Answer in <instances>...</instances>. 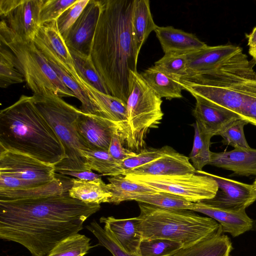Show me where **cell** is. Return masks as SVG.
Returning <instances> with one entry per match:
<instances>
[{"label":"cell","instance_id":"cell-16","mask_svg":"<svg viewBox=\"0 0 256 256\" xmlns=\"http://www.w3.org/2000/svg\"><path fill=\"white\" fill-rule=\"evenodd\" d=\"M44 0H22L4 16L8 27L25 40H33L40 26V12Z\"/></svg>","mask_w":256,"mask_h":256},{"label":"cell","instance_id":"cell-47","mask_svg":"<svg viewBox=\"0 0 256 256\" xmlns=\"http://www.w3.org/2000/svg\"><path fill=\"white\" fill-rule=\"evenodd\" d=\"M22 0H0V16H4L10 10L20 4Z\"/></svg>","mask_w":256,"mask_h":256},{"label":"cell","instance_id":"cell-22","mask_svg":"<svg viewBox=\"0 0 256 256\" xmlns=\"http://www.w3.org/2000/svg\"><path fill=\"white\" fill-rule=\"evenodd\" d=\"M80 85L92 97L104 117L116 124L120 140L124 144L128 128L126 104L116 97L99 92L82 79Z\"/></svg>","mask_w":256,"mask_h":256},{"label":"cell","instance_id":"cell-40","mask_svg":"<svg viewBox=\"0 0 256 256\" xmlns=\"http://www.w3.org/2000/svg\"><path fill=\"white\" fill-rule=\"evenodd\" d=\"M86 227L96 237L99 244L105 247L113 256H132L120 244L108 228H102L96 221L93 220Z\"/></svg>","mask_w":256,"mask_h":256},{"label":"cell","instance_id":"cell-14","mask_svg":"<svg viewBox=\"0 0 256 256\" xmlns=\"http://www.w3.org/2000/svg\"><path fill=\"white\" fill-rule=\"evenodd\" d=\"M76 126L81 139L90 150L108 151L112 136L116 132L119 134L118 126L114 122L100 116L82 112L80 110Z\"/></svg>","mask_w":256,"mask_h":256},{"label":"cell","instance_id":"cell-50","mask_svg":"<svg viewBox=\"0 0 256 256\" xmlns=\"http://www.w3.org/2000/svg\"><path fill=\"white\" fill-rule=\"evenodd\" d=\"M252 185H253L255 190H256V178L255 180H254V182L252 184Z\"/></svg>","mask_w":256,"mask_h":256},{"label":"cell","instance_id":"cell-20","mask_svg":"<svg viewBox=\"0 0 256 256\" xmlns=\"http://www.w3.org/2000/svg\"><path fill=\"white\" fill-rule=\"evenodd\" d=\"M100 222L104 224L120 244L130 255L140 256V246L142 240L138 217L118 219L102 216Z\"/></svg>","mask_w":256,"mask_h":256},{"label":"cell","instance_id":"cell-26","mask_svg":"<svg viewBox=\"0 0 256 256\" xmlns=\"http://www.w3.org/2000/svg\"><path fill=\"white\" fill-rule=\"evenodd\" d=\"M140 74L147 84L161 98H164L171 100L182 98V92L184 89L180 80L168 76L154 66Z\"/></svg>","mask_w":256,"mask_h":256},{"label":"cell","instance_id":"cell-4","mask_svg":"<svg viewBox=\"0 0 256 256\" xmlns=\"http://www.w3.org/2000/svg\"><path fill=\"white\" fill-rule=\"evenodd\" d=\"M256 64L241 50L214 68L182 78L180 82L194 98L230 110L240 118L256 92Z\"/></svg>","mask_w":256,"mask_h":256},{"label":"cell","instance_id":"cell-44","mask_svg":"<svg viewBox=\"0 0 256 256\" xmlns=\"http://www.w3.org/2000/svg\"><path fill=\"white\" fill-rule=\"evenodd\" d=\"M36 187L12 176L0 173V190H22Z\"/></svg>","mask_w":256,"mask_h":256},{"label":"cell","instance_id":"cell-31","mask_svg":"<svg viewBox=\"0 0 256 256\" xmlns=\"http://www.w3.org/2000/svg\"><path fill=\"white\" fill-rule=\"evenodd\" d=\"M70 51L76 69L82 78L99 92L110 94L106 84L99 75L90 56L74 50H70Z\"/></svg>","mask_w":256,"mask_h":256},{"label":"cell","instance_id":"cell-37","mask_svg":"<svg viewBox=\"0 0 256 256\" xmlns=\"http://www.w3.org/2000/svg\"><path fill=\"white\" fill-rule=\"evenodd\" d=\"M184 247L178 242L154 238L142 240L140 246V256H172Z\"/></svg>","mask_w":256,"mask_h":256},{"label":"cell","instance_id":"cell-43","mask_svg":"<svg viewBox=\"0 0 256 256\" xmlns=\"http://www.w3.org/2000/svg\"><path fill=\"white\" fill-rule=\"evenodd\" d=\"M108 152L110 155L118 162L137 154L123 146L118 132H116L112 136Z\"/></svg>","mask_w":256,"mask_h":256},{"label":"cell","instance_id":"cell-49","mask_svg":"<svg viewBox=\"0 0 256 256\" xmlns=\"http://www.w3.org/2000/svg\"><path fill=\"white\" fill-rule=\"evenodd\" d=\"M250 54L252 57V59L256 62V47L248 50Z\"/></svg>","mask_w":256,"mask_h":256},{"label":"cell","instance_id":"cell-19","mask_svg":"<svg viewBox=\"0 0 256 256\" xmlns=\"http://www.w3.org/2000/svg\"><path fill=\"white\" fill-rule=\"evenodd\" d=\"M192 110L200 132L212 137L220 132L229 123L241 118L236 114L228 110L216 106L198 98Z\"/></svg>","mask_w":256,"mask_h":256},{"label":"cell","instance_id":"cell-25","mask_svg":"<svg viewBox=\"0 0 256 256\" xmlns=\"http://www.w3.org/2000/svg\"><path fill=\"white\" fill-rule=\"evenodd\" d=\"M232 245L220 231L190 246L182 248L172 256H230Z\"/></svg>","mask_w":256,"mask_h":256},{"label":"cell","instance_id":"cell-8","mask_svg":"<svg viewBox=\"0 0 256 256\" xmlns=\"http://www.w3.org/2000/svg\"><path fill=\"white\" fill-rule=\"evenodd\" d=\"M132 87L126 105L128 128L124 144L136 154L146 148L145 138L151 128H157L162 118V100L144 80L132 72Z\"/></svg>","mask_w":256,"mask_h":256},{"label":"cell","instance_id":"cell-12","mask_svg":"<svg viewBox=\"0 0 256 256\" xmlns=\"http://www.w3.org/2000/svg\"><path fill=\"white\" fill-rule=\"evenodd\" d=\"M196 172L212 177L218 184V190L216 196L202 201L208 206L230 211H240L246 210L256 201V190L252 184L243 183L203 170Z\"/></svg>","mask_w":256,"mask_h":256},{"label":"cell","instance_id":"cell-41","mask_svg":"<svg viewBox=\"0 0 256 256\" xmlns=\"http://www.w3.org/2000/svg\"><path fill=\"white\" fill-rule=\"evenodd\" d=\"M77 0H44L40 12V24L56 20Z\"/></svg>","mask_w":256,"mask_h":256},{"label":"cell","instance_id":"cell-42","mask_svg":"<svg viewBox=\"0 0 256 256\" xmlns=\"http://www.w3.org/2000/svg\"><path fill=\"white\" fill-rule=\"evenodd\" d=\"M90 0H77L64 10L57 19L58 29L62 37L78 18Z\"/></svg>","mask_w":256,"mask_h":256},{"label":"cell","instance_id":"cell-24","mask_svg":"<svg viewBox=\"0 0 256 256\" xmlns=\"http://www.w3.org/2000/svg\"><path fill=\"white\" fill-rule=\"evenodd\" d=\"M72 185L68 191L72 198L86 204H100L108 202L112 194L101 178L94 180L70 178Z\"/></svg>","mask_w":256,"mask_h":256},{"label":"cell","instance_id":"cell-33","mask_svg":"<svg viewBox=\"0 0 256 256\" xmlns=\"http://www.w3.org/2000/svg\"><path fill=\"white\" fill-rule=\"evenodd\" d=\"M26 81L19 70L18 62L14 54L0 44V87L9 86Z\"/></svg>","mask_w":256,"mask_h":256},{"label":"cell","instance_id":"cell-3","mask_svg":"<svg viewBox=\"0 0 256 256\" xmlns=\"http://www.w3.org/2000/svg\"><path fill=\"white\" fill-rule=\"evenodd\" d=\"M0 148L29 155L54 166L66 158L62 144L36 108L22 95L0 112Z\"/></svg>","mask_w":256,"mask_h":256},{"label":"cell","instance_id":"cell-48","mask_svg":"<svg viewBox=\"0 0 256 256\" xmlns=\"http://www.w3.org/2000/svg\"><path fill=\"white\" fill-rule=\"evenodd\" d=\"M248 38V46L249 50L256 47V26L254 28L252 32L246 36Z\"/></svg>","mask_w":256,"mask_h":256},{"label":"cell","instance_id":"cell-13","mask_svg":"<svg viewBox=\"0 0 256 256\" xmlns=\"http://www.w3.org/2000/svg\"><path fill=\"white\" fill-rule=\"evenodd\" d=\"M100 13V0H90L76 22L63 36L69 50L90 56Z\"/></svg>","mask_w":256,"mask_h":256},{"label":"cell","instance_id":"cell-29","mask_svg":"<svg viewBox=\"0 0 256 256\" xmlns=\"http://www.w3.org/2000/svg\"><path fill=\"white\" fill-rule=\"evenodd\" d=\"M56 178L54 180L38 186L22 190H0V200L35 198L68 192L70 188L64 186L62 180Z\"/></svg>","mask_w":256,"mask_h":256},{"label":"cell","instance_id":"cell-21","mask_svg":"<svg viewBox=\"0 0 256 256\" xmlns=\"http://www.w3.org/2000/svg\"><path fill=\"white\" fill-rule=\"evenodd\" d=\"M209 164L232 171L235 176H256V149L212 152Z\"/></svg>","mask_w":256,"mask_h":256},{"label":"cell","instance_id":"cell-30","mask_svg":"<svg viewBox=\"0 0 256 256\" xmlns=\"http://www.w3.org/2000/svg\"><path fill=\"white\" fill-rule=\"evenodd\" d=\"M48 62L66 86L74 93L75 98L80 102V110L82 112L104 118L99 106L78 82L60 67L49 61Z\"/></svg>","mask_w":256,"mask_h":256},{"label":"cell","instance_id":"cell-23","mask_svg":"<svg viewBox=\"0 0 256 256\" xmlns=\"http://www.w3.org/2000/svg\"><path fill=\"white\" fill-rule=\"evenodd\" d=\"M154 32L164 54H187L208 46L195 34L172 26H158Z\"/></svg>","mask_w":256,"mask_h":256},{"label":"cell","instance_id":"cell-5","mask_svg":"<svg viewBox=\"0 0 256 256\" xmlns=\"http://www.w3.org/2000/svg\"><path fill=\"white\" fill-rule=\"evenodd\" d=\"M139 230L142 240L162 238L181 242L187 247L222 231L212 218L188 210L160 208L138 202Z\"/></svg>","mask_w":256,"mask_h":256},{"label":"cell","instance_id":"cell-6","mask_svg":"<svg viewBox=\"0 0 256 256\" xmlns=\"http://www.w3.org/2000/svg\"><path fill=\"white\" fill-rule=\"evenodd\" d=\"M34 102L43 118L61 142L65 158L54 166V171H92L80 150L88 149L76 128L80 112L54 94L35 95Z\"/></svg>","mask_w":256,"mask_h":256},{"label":"cell","instance_id":"cell-46","mask_svg":"<svg viewBox=\"0 0 256 256\" xmlns=\"http://www.w3.org/2000/svg\"><path fill=\"white\" fill-rule=\"evenodd\" d=\"M58 173L60 174H59L68 175L82 180H94L100 178V175L92 171H61Z\"/></svg>","mask_w":256,"mask_h":256},{"label":"cell","instance_id":"cell-32","mask_svg":"<svg viewBox=\"0 0 256 256\" xmlns=\"http://www.w3.org/2000/svg\"><path fill=\"white\" fill-rule=\"evenodd\" d=\"M131 200L160 208L173 210H192L194 205V202H189L181 196L158 192L136 196L132 197Z\"/></svg>","mask_w":256,"mask_h":256},{"label":"cell","instance_id":"cell-2","mask_svg":"<svg viewBox=\"0 0 256 256\" xmlns=\"http://www.w3.org/2000/svg\"><path fill=\"white\" fill-rule=\"evenodd\" d=\"M134 0H100L90 57L110 94L126 104L138 50L132 27Z\"/></svg>","mask_w":256,"mask_h":256},{"label":"cell","instance_id":"cell-10","mask_svg":"<svg viewBox=\"0 0 256 256\" xmlns=\"http://www.w3.org/2000/svg\"><path fill=\"white\" fill-rule=\"evenodd\" d=\"M0 173L21 179L34 186L56 179L54 166L29 155L0 148Z\"/></svg>","mask_w":256,"mask_h":256},{"label":"cell","instance_id":"cell-28","mask_svg":"<svg viewBox=\"0 0 256 256\" xmlns=\"http://www.w3.org/2000/svg\"><path fill=\"white\" fill-rule=\"evenodd\" d=\"M153 20L148 0H134L132 27L138 50L140 52L149 34L158 27Z\"/></svg>","mask_w":256,"mask_h":256},{"label":"cell","instance_id":"cell-18","mask_svg":"<svg viewBox=\"0 0 256 256\" xmlns=\"http://www.w3.org/2000/svg\"><path fill=\"white\" fill-rule=\"evenodd\" d=\"M192 210L202 213L216 220L222 232L236 237L256 229V222L248 216L246 210L230 211L208 206L203 202H194Z\"/></svg>","mask_w":256,"mask_h":256},{"label":"cell","instance_id":"cell-45","mask_svg":"<svg viewBox=\"0 0 256 256\" xmlns=\"http://www.w3.org/2000/svg\"><path fill=\"white\" fill-rule=\"evenodd\" d=\"M240 118L256 126V92L246 104Z\"/></svg>","mask_w":256,"mask_h":256},{"label":"cell","instance_id":"cell-9","mask_svg":"<svg viewBox=\"0 0 256 256\" xmlns=\"http://www.w3.org/2000/svg\"><path fill=\"white\" fill-rule=\"evenodd\" d=\"M124 176L156 192L175 194L194 203L214 198L218 190V184L214 178L196 172L162 176Z\"/></svg>","mask_w":256,"mask_h":256},{"label":"cell","instance_id":"cell-35","mask_svg":"<svg viewBox=\"0 0 256 256\" xmlns=\"http://www.w3.org/2000/svg\"><path fill=\"white\" fill-rule=\"evenodd\" d=\"M80 152L89 168L104 176H110L120 162L116 160L108 150H84Z\"/></svg>","mask_w":256,"mask_h":256},{"label":"cell","instance_id":"cell-27","mask_svg":"<svg viewBox=\"0 0 256 256\" xmlns=\"http://www.w3.org/2000/svg\"><path fill=\"white\" fill-rule=\"evenodd\" d=\"M106 187L112 194L109 203L118 204L131 200L132 197L141 194L157 192L148 186L133 182L121 174L110 176L108 178Z\"/></svg>","mask_w":256,"mask_h":256},{"label":"cell","instance_id":"cell-36","mask_svg":"<svg viewBox=\"0 0 256 256\" xmlns=\"http://www.w3.org/2000/svg\"><path fill=\"white\" fill-rule=\"evenodd\" d=\"M186 54L166 53L155 62L154 66L178 80L188 76Z\"/></svg>","mask_w":256,"mask_h":256},{"label":"cell","instance_id":"cell-39","mask_svg":"<svg viewBox=\"0 0 256 256\" xmlns=\"http://www.w3.org/2000/svg\"><path fill=\"white\" fill-rule=\"evenodd\" d=\"M165 148V146L158 149L145 148L136 156L120 162L110 176L120 174L126 170L143 166L159 158L164 154Z\"/></svg>","mask_w":256,"mask_h":256},{"label":"cell","instance_id":"cell-11","mask_svg":"<svg viewBox=\"0 0 256 256\" xmlns=\"http://www.w3.org/2000/svg\"><path fill=\"white\" fill-rule=\"evenodd\" d=\"M34 42L48 61L56 64L80 84L70 51L57 26L56 21L40 24Z\"/></svg>","mask_w":256,"mask_h":256},{"label":"cell","instance_id":"cell-1","mask_svg":"<svg viewBox=\"0 0 256 256\" xmlns=\"http://www.w3.org/2000/svg\"><path fill=\"white\" fill-rule=\"evenodd\" d=\"M100 204H86L68 192L35 198L0 200V238L17 242L32 256H46L60 241L78 233Z\"/></svg>","mask_w":256,"mask_h":256},{"label":"cell","instance_id":"cell-34","mask_svg":"<svg viewBox=\"0 0 256 256\" xmlns=\"http://www.w3.org/2000/svg\"><path fill=\"white\" fill-rule=\"evenodd\" d=\"M92 248L90 239L78 233L60 241L46 256H84Z\"/></svg>","mask_w":256,"mask_h":256},{"label":"cell","instance_id":"cell-17","mask_svg":"<svg viewBox=\"0 0 256 256\" xmlns=\"http://www.w3.org/2000/svg\"><path fill=\"white\" fill-rule=\"evenodd\" d=\"M242 50L235 45L208 46L186 54L188 76L202 74Z\"/></svg>","mask_w":256,"mask_h":256},{"label":"cell","instance_id":"cell-7","mask_svg":"<svg viewBox=\"0 0 256 256\" xmlns=\"http://www.w3.org/2000/svg\"><path fill=\"white\" fill-rule=\"evenodd\" d=\"M0 44L14 54L19 70L35 95L54 94L60 97H74L52 68L33 40H25L15 34L1 20Z\"/></svg>","mask_w":256,"mask_h":256},{"label":"cell","instance_id":"cell-15","mask_svg":"<svg viewBox=\"0 0 256 256\" xmlns=\"http://www.w3.org/2000/svg\"><path fill=\"white\" fill-rule=\"evenodd\" d=\"M164 154L143 166L126 170L123 176H162L196 172L189 158L177 152L170 146H165ZM119 175V174H118Z\"/></svg>","mask_w":256,"mask_h":256},{"label":"cell","instance_id":"cell-38","mask_svg":"<svg viewBox=\"0 0 256 256\" xmlns=\"http://www.w3.org/2000/svg\"><path fill=\"white\" fill-rule=\"evenodd\" d=\"M248 123L242 118L236 120L226 126L218 134L224 145L230 146L234 149H248L244 133V126Z\"/></svg>","mask_w":256,"mask_h":256}]
</instances>
